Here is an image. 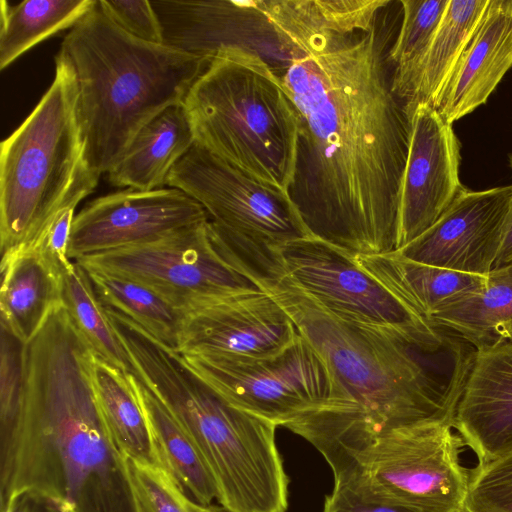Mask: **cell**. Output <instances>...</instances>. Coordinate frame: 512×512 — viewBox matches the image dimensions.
Wrapping results in <instances>:
<instances>
[{
	"label": "cell",
	"mask_w": 512,
	"mask_h": 512,
	"mask_svg": "<svg viewBox=\"0 0 512 512\" xmlns=\"http://www.w3.org/2000/svg\"><path fill=\"white\" fill-rule=\"evenodd\" d=\"M298 115L289 194L313 236L356 255L398 250L410 144L407 108L392 92L375 28L341 35L265 12Z\"/></svg>",
	"instance_id": "6da1fadb"
},
{
	"label": "cell",
	"mask_w": 512,
	"mask_h": 512,
	"mask_svg": "<svg viewBox=\"0 0 512 512\" xmlns=\"http://www.w3.org/2000/svg\"><path fill=\"white\" fill-rule=\"evenodd\" d=\"M94 355L64 305L25 344L19 408L0 430V510L33 491L67 512H138L127 457L97 402Z\"/></svg>",
	"instance_id": "7a4b0ae2"
},
{
	"label": "cell",
	"mask_w": 512,
	"mask_h": 512,
	"mask_svg": "<svg viewBox=\"0 0 512 512\" xmlns=\"http://www.w3.org/2000/svg\"><path fill=\"white\" fill-rule=\"evenodd\" d=\"M263 284L352 404L347 415L315 416L302 426L301 437L324 458L395 427L453 425L476 353L464 339L442 328L432 342L410 343L333 315L282 275Z\"/></svg>",
	"instance_id": "3957f363"
},
{
	"label": "cell",
	"mask_w": 512,
	"mask_h": 512,
	"mask_svg": "<svg viewBox=\"0 0 512 512\" xmlns=\"http://www.w3.org/2000/svg\"><path fill=\"white\" fill-rule=\"evenodd\" d=\"M56 58L73 73L85 157L98 175L120 161L147 123L183 102L211 61L131 36L98 0L69 29Z\"/></svg>",
	"instance_id": "277c9868"
},
{
	"label": "cell",
	"mask_w": 512,
	"mask_h": 512,
	"mask_svg": "<svg viewBox=\"0 0 512 512\" xmlns=\"http://www.w3.org/2000/svg\"><path fill=\"white\" fill-rule=\"evenodd\" d=\"M107 316L138 377L197 447L229 512H286L289 478L275 423L242 410L191 372L175 351L127 316Z\"/></svg>",
	"instance_id": "5b68a950"
},
{
	"label": "cell",
	"mask_w": 512,
	"mask_h": 512,
	"mask_svg": "<svg viewBox=\"0 0 512 512\" xmlns=\"http://www.w3.org/2000/svg\"><path fill=\"white\" fill-rule=\"evenodd\" d=\"M182 104L195 143L289 193L298 159V115L281 75L257 50L220 46Z\"/></svg>",
	"instance_id": "8992f818"
},
{
	"label": "cell",
	"mask_w": 512,
	"mask_h": 512,
	"mask_svg": "<svg viewBox=\"0 0 512 512\" xmlns=\"http://www.w3.org/2000/svg\"><path fill=\"white\" fill-rule=\"evenodd\" d=\"M52 84L22 124L0 144V249H27L68 207L97 187L88 165L69 66L55 57Z\"/></svg>",
	"instance_id": "52a82bcc"
},
{
	"label": "cell",
	"mask_w": 512,
	"mask_h": 512,
	"mask_svg": "<svg viewBox=\"0 0 512 512\" xmlns=\"http://www.w3.org/2000/svg\"><path fill=\"white\" fill-rule=\"evenodd\" d=\"M453 425L425 421L385 430L325 459L334 483L362 499L430 512H462L469 471Z\"/></svg>",
	"instance_id": "ba28073f"
},
{
	"label": "cell",
	"mask_w": 512,
	"mask_h": 512,
	"mask_svg": "<svg viewBox=\"0 0 512 512\" xmlns=\"http://www.w3.org/2000/svg\"><path fill=\"white\" fill-rule=\"evenodd\" d=\"M74 262L88 272L136 281L185 316L238 295L266 290L260 275L210 218L150 242L84 256Z\"/></svg>",
	"instance_id": "9c48e42d"
},
{
	"label": "cell",
	"mask_w": 512,
	"mask_h": 512,
	"mask_svg": "<svg viewBox=\"0 0 512 512\" xmlns=\"http://www.w3.org/2000/svg\"><path fill=\"white\" fill-rule=\"evenodd\" d=\"M166 185L199 202L261 279L279 275L280 247L313 236L288 192L260 182L197 143L173 167Z\"/></svg>",
	"instance_id": "30bf717a"
},
{
	"label": "cell",
	"mask_w": 512,
	"mask_h": 512,
	"mask_svg": "<svg viewBox=\"0 0 512 512\" xmlns=\"http://www.w3.org/2000/svg\"><path fill=\"white\" fill-rule=\"evenodd\" d=\"M177 355L231 404L277 426L317 412L345 415L352 410L329 366L300 334L286 349L269 357Z\"/></svg>",
	"instance_id": "8fae6325"
},
{
	"label": "cell",
	"mask_w": 512,
	"mask_h": 512,
	"mask_svg": "<svg viewBox=\"0 0 512 512\" xmlns=\"http://www.w3.org/2000/svg\"><path fill=\"white\" fill-rule=\"evenodd\" d=\"M276 253L279 275L347 322L415 344L432 342L443 333L367 273L354 254L339 246L308 236L280 247Z\"/></svg>",
	"instance_id": "7c38bea8"
},
{
	"label": "cell",
	"mask_w": 512,
	"mask_h": 512,
	"mask_svg": "<svg viewBox=\"0 0 512 512\" xmlns=\"http://www.w3.org/2000/svg\"><path fill=\"white\" fill-rule=\"evenodd\" d=\"M209 219L203 206L177 188L122 191L98 197L74 217L71 261L159 239Z\"/></svg>",
	"instance_id": "4fadbf2b"
},
{
	"label": "cell",
	"mask_w": 512,
	"mask_h": 512,
	"mask_svg": "<svg viewBox=\"0 0 512 512\" xmlns=\"http://www.w3.org/2000/svg\"><path fill=\"white\" fill-rule=\"evenodd\" d=\"M406 108L411 135L401 185L398 250L430 228L465 189L459 179L460 142L452 124L428 104Z\"/></svg>",
	"instance_id": "5bb4252c"
},
{
	"label": "cell",
	"mask_w": 512,
	"mask_h": 512,
	"mask_svg": "<svg viewBox=\"0 0 512 512\" xmlns=\"http://www.w3.org/2000/svg\"><path fill=\"white\" fill-rule=\"evenodd\" d=\"M512 185L464 189L425 232L397 252L415 262L487 275L497 258Z\"/></svg>",
	"instance_id": "9a60e30c"
},
{
	"label": "cell",
	"mask_w": 512,
	"mask_h": 512,
	"mask_svg": "<svg viewBox=\"0 0 512 512\" xmlns=\"http://www.w3.org/2000/svg\"><path fill=\"white\" fill-rule=\"evenodd\" d=\"M293 321L267 291L223 300L185 316L178 354L269 357L298 337Z\"/></svg>",
	"instance_id": "2e32d148"
},
{
	"label": "cell",
	"mask_w": 512,
	"mask_h": 512,
	"mask_svg": "<svg viewBox=\"0 0 512 512\" xmlns=\"http://www.w3.org/2000/svg\"><path fill=\"white\" fill-rule=\"evenodd\" d=\"M453 428L480 464L512 451V342L476 350Z\"/></svg>",
	"instance_id": "e0dca14e"
},
{
	"label": "cell",
	"mask_w": 512,
	"mask_h": 512,
	"mask_svg": "<svg viewBox=\"0 0 512 512\" xmlns=\"http://www.w3.org/2000/svg\"><path fill=\"white\" fill-rule=\"evenodd\" d=\"M510 68L512 0H489L434 108L444 120L453 124L485 104Z\"/></svg>",
	"instance_id": "ac0fdd59"
},
{
	"label": "cell",
	"mask_w": 512,
	"mask_h": 512,
	"mask_svg": "<svg viewBox=\"0 0 512 512\" xmlns=\"http://www.w3.org/2000/svg\"><path fill=\"white\" fill-rule=\"evenodd\" d=\"M0 268V323L26 344L63 305V274L31 249L2 256Z\"/></svg>",
	"instance_id": "d6986e66"
},
{
	"label": "cell",
	"mask_w": 512,
	"mask_h": 512,
	"mask_svg": "<svg viewBox=\"0 0 512 512\" xmlns=\"http://www.w3.org/2000/svg\"><path fill=\"white\" fill-rule=\"evenodd\" d=\"M356 259L367 273L429 323L434 314L476 291L485 282V275L415 262L397 251L356 255Z\"/></svg>",
	"instance_id": "ffe728a7"
},
{
	"label": "cell",
	"mask_w": 512,
	"mask_h": 512,
	"mask_svg": "<svg viewBox=\"0 0 512 512\" xmlns=\"http://www.w3.org/2000/svg\"><path fill=\"white\" fill-rule=\"evenodd\" d=\"M195 144L183 104L171 106L134 137L120 161L107 173L115 187L137 190L163 188L173 167Z\"/></svg>",
	"instance_id": "44dd1931"
},
{
	"label": "cell",
	"mask_w": 512,
	"mask_h": 512,
	"mask_svg": "<svg viewBox=\"0 0 512 512\" xmlns=\"http://www.w3.org/2000/svg\"><path fill=\"white\" fill-rule=\"evenodd\" d=\"M430 323L476 350L512 342V263L493 268L479 289L434 314Z\"/></svg>",
	"instance_id": "7402d4cb"
},
{
	"label": "cell",
	"mask_w": 512,
	"mask_h": 512,
	"mask_svg": "<svg viewBox=\"0 0 512 512\" xmlns=\"http://www.w3.org/2000/svg\"><path fill=\"white\" fill-rule=\"evenodd\" d=\"M158 462L195 503L217 499L215 481L197 447L162 401L133 374Z\"/></svg>",
	"instance_id": "603a6c76"
},
{
	"label": "cell",
	"mask_w": 512,
	"mask_h": 512,
	"mask_svg": "<svg viewBox=\"0 0 512 512\" xmlns=\"http://www.w3.org/2000/svg\"><path fill=\"white\" fill-rule=\"evenodd\" d=\"M91 373L99 408L115 444L126 457L161 467L133 374L124 373L96 354Z\"/></svg>",
	"instance_id": "cb8c5ba5"
},
{
	"label": "cell",
	"mask_w": 512,
	"mask_h": 512,
	"mask_svg": "<svg viewBox=\"0 0 512 512\" xmlns=\"http://www.w3.org/2000/svg\"><path fill=\"white\" fill-rule=\"evenodd\" d=\"M489 0H449L406 106L425 103L433 108L468 46Z\"/></svg>",
	"instance_id": "d4e9b609"
},
{
	"label": "cell",
	"mask_w": 512,
	"mask_h": 512,
	"mask_svg": "<svg viewBox=\"0 0 512 512\" xmlns=\"http://www.w3.org/2000/svg\"><path fill=\"white\" fill-rule=\"evenodd\" d=\"M97 0L0 1V69L51 35L72 28Z\"/></svg>",
	"instance_id": "484cf974"
},
{
	"label": "cell",
	"mask_w": 512,
	"mask_h": 512,
	"mask_svg": "<svg viewBox=\"0 0 512 512\" xmlns=\"http://www.w3.org/2000/svg\"><path fill=\"white\" fill-rule=\"evenodd\" d=\"M87 273L105 308L127 316L164 346L177 351L184 313L136 281L97 272Z\"/></svg>",
	"instance_id": "4316f807"
},
{
	"label": "cell",
	"mask_w": 512,
	"mask_h": 512,
	"mask_svg": "<svg viewBox=\"0 0 512 512\" xmlns=\"http://www.w3.org/2000/svg\"><path fill=\"white\" fill-rule=\"evenodd\" d=\"M449 0H401V23L388 59L390 86L404 104L411 100L421 66L443 19Z\"/></svg>",
	"instance_id": "83f0119b"
},
{
	"label": "cell",
	"mask_w": 512,
	"mask_h": 512,
	"mask_svg": "<svg viewBox=\"0 0 512 512\" xmlns=\"http://www.w3.org/2000/svg\"><path fill=\"white\" fill-rule=\"evenodd\" d=\"M62 300L95 354L124 373L134 374L128 352L114 331L87 271L76 262L63 274Z\"/></svg>",
	"instance_id": "f1b7e54d"
},
{
	"label": "cell",
	"mask_w": 512,
	"mask_h": 512,
	"mask_svg": "<svg viewBox=\"0 0 512 512\" xmlns=\"http://www.w3.org/2000/svg\"><path fill=\"white\" fill-rule=\"evenodd\" d=\"M287 17L319 31L350 35L375 28L376 15L387 0H273Z\"/></svg>",
	"instance_id": "f546056e"
},
{
	"label": "cell",
	"mask_w": 512,
	"mask_h": 512,
	"mask_svg": "<svg viewBox=\"0 0 512 512\" xmlns=\"http://www.w3.org/2000/svg\"><path fill=\"white\" fill-rule=\"evenodd\" d=\"M127 465L138 512H197V503L166 470L128 457Z\"/></svg>",
	"instance_id": "4dcf8cb0"
},
{
	"label": "cell",
	"mask_w": 512,
	"mask_h": 512,
	"mask_svg": "<svg viewBox=\"0 0 512 512\" xmlns=\"http://www.w3.org/2000/svg\"><path fill=\"white\" fill-rule=\"evenodd\" d=\"M462 512H512V451L469 471Z\"/></svg>",
	"instance_id": "1f68e13d"
},
{
	"label": "cell",
	"mask_w": 512,
	"mask_h": 512,
	"mask_svg": "<svg viewBox=\"0 0 512 512\" xmlns=\"http://www.w3.org/2000/svg\"><path fill=\"white\" fill-rule=\"evenodd\" d=\"M0 430L14 421L23 388L24 347L11 331L0 323Z\"/></svg>",
	"instance_id": "d6a6232c"
},
{
	"label": "cell",
	"mask_w": 512,
	"mask_h": 512,
	"mask_svg": "<svg viewBox=\"0 0 512 512\" xmlns=\"http://www.w3.org/2000/svg\"><path fill=\"white\" fill-rule=\"evenodd\" d=\"M103 12L131 36L150 43H163L162 28L148 0H98Z\"/></svg>",
	"instance_id": "836d02e7"
},
{
	"label": "cell",
	"mask_w": 512,
	"mask_h": 512,
	"mask_svg": "<svg viewBox=\"0 0 512 512\" xmlns=\"http://www.w3.org/2000/svg\"><path fill=\"white\" fill-rule=\"evenodd\" d=\"M75 209L76 207H68L58 213L27 248L38 252L62 274L67 272L74 263L69 259L68 247Z\"/></svg>",
	"instance_id": "e575fe53"
},
{
	"label": "cell",
	"mask_w": 512,
	"mask_h": 512,
	"mask_svg": "<svg viewBox=\"0 0 512 512\" xmlns=\"http://www.w3.org/2000/svg\"><path fill=\"white\" fill-rule=\"evenodd\" d=\"M322 512H430L409 506L370 502L362 499L351 489L334 483L324 501Z\"/></svg>",
	"instance_id": "d590c367"
},
{
	"label": "cell",
	"mask_w": 512,
	"mask_h": 512,
	"mask_svg": "<svg viewBox=\"0 0 512 512\" xmlns=\"http://www.w3.org/2000/svg\"><path fill=\"white\" fill-rule=\"evenodd\" d=\"M0 512H67L53 499L33 491L14 495Z\"/></svg>",
	"instance_id": "8d00e7d4"
},
{
	"label": "cell",
	"mask_w": 512,
	"mask_h": 512,
	"mask_svg": "<svg viewBox=\"0 0 512 512\" xmlns=\"http://www.w3.org/2000/svg\"><path fill=\"white\" fill-rule=\"evenodd\" d=\"M512 263V198L504 226L502 241L493 268H498Z\"/></svg>",
	"instance_id": "74e56055"
},
{
	"label": "cell",
	"mask_w": 512,
	"mask_h": 512,
	"mask_svg": "<svg viewBox=\"0 0 512 512\" xmlns=\"http://www.w3.org/2000/svg\"><path fill=\"white\" fill-rule=\"evenodd\" d=\"M197 512H229L220 505H207L202 506L197 504Z\"/></svg>",
	"instance_id": "f35d334b"
},
{
	"label": "cell",
	"mask_w": 512,
	"mask_h": 512,
	"mask_svg": "<svg viewBox=\"0 0 512 512\" xmlns=\"http://www.w3.org/2000/svg\"><path fill=\"white\" fill-rule=\"evenodd\" d=\"M510 161H511V167H512V156H511V159H510Z\"/></svg>",
	"instance_id": "ab89813d"
}]
</instances>
